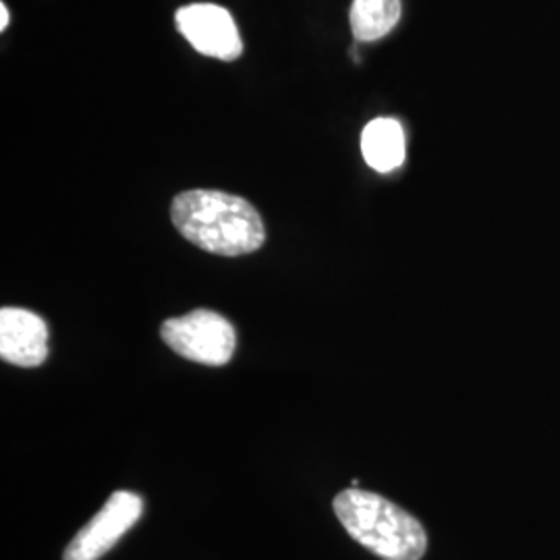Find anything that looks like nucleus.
<instances>
[{
	"label": "nucleus",
	"instance_id": "20e7f679",
	"mask_svg": "<svg viewBox=\"0 0 560 560\" xmlns=\"http://www.w3.org/2000/svg\"><path fill=\"white\" fill-rule=\"evenodd\" d=\"M143 501L133 492L119 490L98 511L80 534L67 546L65 560H98L106 555L120 536H125L140 520Z\"/></svg>",
	"mask_w": 560,
	"mask_h": 560
},
{
	"label": "nucleus",
	"instance_id": "1a4fd4ad",
	"mask_svg": "<svg viewBox=\"0 0 560 560\" xmlns=\"http://www.w3.org/2000/svg\"><path fill=\"white\" fill-rule=\"evenodd\" d=\"M9 9H7V4L2 2L0 4V30H7V25H9Z\"/></svg>",
	"mask_w": 560,
	"mask_h": 560
},
{
	"label": "nucleus",
	"instance_id": "f257e3e1",
	"mask_svg": "<svg viewBox=\"0 0 560 560\" xmlns=\"http://www.w3.org/2000/svg\"><path fill=\"white\" fill-rule=\"evenodd\" d=\"M171 219L185 240L226 258L254 254L266 240L258 210L217 189L183 191L173 200Z\"/></svg>",
	"mask_w": 560,
	"mask_h": 560
},
{
	"label": "nucleus",
	"instance_id": "0eeeda50",
	"mask_svg": "<svg viewBox=\"0 0 560 560\" xmlns=\"http://www.w3.org/2000/svg\"><path fill=\"white\" fill-rule=\"evenodd\" d=\"M361 154L365 162L378 171L390 173L405 161V133L395 119L370 120L361 133Z\"/></svg>",
	"mask_w": 560,
	"mask_h": 560
},
{
	"label": "nucleus",
	"instance_id": "423d86ee",
	"mask_svg": "<svg viewBox=\"0 0 560 560\" xmlns=\"http://www.w3.org/2000/svg\"><path fill=\"white\" fill-rule=\"evenodd\" d=\"M48 330L40 316L30 310L2 307L0 312V355L2 360L38 368L48 355Z\"/></svg>",
	"mask_w": 560,
	"mask_h": 560
},
{
	"label": "nucleus",
	"instance_id": "f03ea898",
	"mask_svg": "<svg viewBox=\"0 0 560 560\" xmlns=\"http://www.w3.org/2000/svg\"><path fill=\"white\" fill-rule=\"evenodd\" d=\"M335 513L353 540L384 560H420L428 536L420 521L381 494L351 488L335 499Z\"/></svg>",
	"mask_w": 560,
	"mask_h": 560
},
{
	"label": "nucleus",
	"instance_id": "7ed1b4c3",
	"mask_svg": "<svg viewBox=\"0 0 560 560\" xmlns=\"http://www.w3.org/2000/svg\"><path fill=\"white\" fill-rule=\"evenodd\" d=\"M161 335L177 355L203 365L229 363L237 345L233 324L210 310H196L164 322Z\"/></svg>",
	"mask_w": 560,
	"mask_h": 560
},
{
	"label": "nucleus",
	"instance_id": "39448f33",
	"mask_svg": "<svg viewBox=\"0 0 560 560\" xmlns=\"http://www.w3.org/2000/svg\"><path fill=\"white\" fill-rule=\"evenodd\" d=\"M175 20L180 34L203 57L219 60L240 59L243 42L235 21L224 7L210 2L187 4L180 7Z\"/></svg>",
	"mask_w": 560,
	"mask_h": 560
},
{
	"label": "nucleus",
	"instance_id": "6e6552de",
	"mask_svg": "<svg viewBox=\"0 0 560 560\" xmlns=\"http://www.w3.org/2000/svg\"><path fill=\"white\" fill-rule=\"evenodd\" d=\"M400 20V0H353L351 32L355 40H381Z\"/></svg>",
	"mask_w": 560,
	"mask_h": 560
}]
</instances>
